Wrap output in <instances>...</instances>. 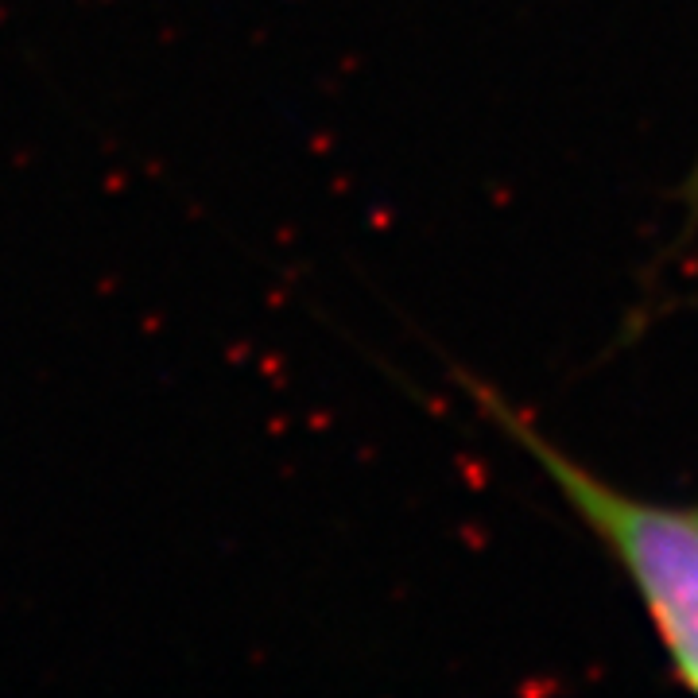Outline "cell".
I'll return each mask as SVG.
<instances>
[{"label": "cell", "instance_id": "obj_1", "mask_svg": "<svg viewBox=\"0 0 698 698\" xmlns=\"http://www.w3.org/2000/svg\"><path fill=\"white\" fill-rule=\"evenodd\" d=\"M470 392L481 412L540 462L559 497L613 555V563L633 582L675 675L698 691V501L667 505L621 493L536 431L528 415L508 408L493 388L470 384Z\"/></svg>", "mask_w": 698, "mask_h": 698}, {"label": "cell", "instance_id": "obj_2", "mask_svg": "<svg viewBox=\"0 0 698 698\" xmlns=\"http://www.w3.org/2000/svg\"><path fill=\"white\" fill-rule=\"evenodd\" d=\"M691 198L698 202V167H695V187H691Z\"/></svg>", "mask_w": 698, "mask_h": 698}]
</instances>
